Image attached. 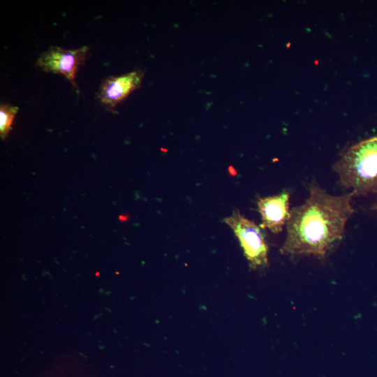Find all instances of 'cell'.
Instances as JSON below:
<instances>
[{"instance_id": "obj_3", "label": "cell", "mask_w": 377, "mask_h": 377, "mask_svg": "<svg viewBox=\"0 0 377 377\" xmlns=\"http://www.w3.org/2000/svg\"><path fill=\"white\" fill-rule=\"evenodd\" d=\"M224 222L237 237L244 254L252 269L267 265L268 246L260 226L246 219L239 210L225 218Z\"/></svg>"}, {"instance_id": "obj_6", "label": "cell", "mask_w": 377, "mask_h": 377, "mask_svg": "<svg viewBox=\"0 0 377 377\" xmlns=\"http://www.w3.org/2000/svg\"><path fill=\"white\" fill-rule=\"evenodd\" d=\"M143 73L133 71L118 77H109L101 84L99 98L102 103L114 107L141 84Z\"/></svg>"}, {"instance_id": "obj_8", "label": "cell", "mask_w": 377, "mask_h": 377, "mask_svg": "<svg viewBox=\"0 0 377 377\" xmlns=\"http://www.w3.org/2000/svg\"><path fill=\"white\" fill-rule=\"evenodd\" d=\"M374 209H377V203L376 204Z\"/></svg>"}, {"instance_id": "obj_5", "label": "cell", "mask_w": 377, "mask_h": 377, "mask_svg": "<svg viewBox=\"0 0 377 377\" xmlns=\"http://www.w3.org/2000/svg\"><path fill=\"white\" fill-rule=\"evenodd\" d=\"M288 193L260 198L258 201V211L261 216L260 228H267L277 234L282 231L290 217Z\"/></svg>"}, {"instance_id": "obj_1", "label": "cell", "mask_w": 377, "mask_h": 377, "mask_svg": "<svg viewBox=\"0 0 377 377\" xmlns=\"http://www.w3.org/2000/svg\"><path fill=\"white\" fill-rule=\"evenodd\" d=\"M353 192L332 195L311 184L304 203L293 207L286 223L287 235L280 251L283 255H313L324 258L341 239L355 210Z\"/></svg>"}, {"instance_id": "obj_2", "label": "cell", "mask_w": 377, "mask_h": 377, "mask_svg": "<svg viewBox=\"0 0 377 377\" xmlns=\"http://www.w3.org/2000/svg\"><path fill=\"white\" fill-rule=\"evenodd\" d=\"M339 183L354 196L377 193V136L350 147L333 165Z\"/></svg>"}, {"instance_id": "obj_4", "label": "cell", "mask_w": 377, "mask_h": 377, "mask_svg": "<svg viewBox=\"0 0 377 377\" xmlns=\"http://www.w3.org/2000/svg\"><path fill=\"white\" fill-rule=\"evenodd\" d=\"M87 52L86 46L75 50L52 46L40 54L36 64L44 71L63 74L75 86L76 72L84 61Z\"/></svg>"}, {"instance_id": "obj_7", "label": "cell", "mask_w": 377, "mask_h": 377, "mask_svg": "<svg viewBox=\"0 0 377 377\" xmlns=\"http://www.w3.org/2000/svg\"><path fill=\"white\" fill-rule=\"evenodd\" d=\"M18 111L17 107L9 105H1L0 107V133L2 138L8 134L13 119Z\"/></svg>"}]
</instances>
